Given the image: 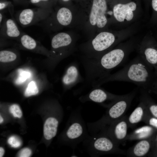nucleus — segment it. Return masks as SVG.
Here are the masks:
<instances>
[{
    "instance_id": "obj_25",
    "label": "nucleus",
    "mask_w": 157,
    "mask_h": 157,
    "mask_svg": "<svg viewBox=\"0 0 157 157\" xmlns=\"http://www.w3.org/2000/svg\"><path fill=\"white\" fill-rule=\"evenodd\" d=\"M142 121L157 129V118L150 115L147 109Z\"/></svg>"
},
{
    "instance_id": "obj_32",
    "label": "nucleus",
    "mask_w": 157,
    "mask_h": 157,
    "mask_svg": "<svg viewBox=\"0 0 157 157\" xmlns=\"http://www.w3.org/2000/svg\"><path fill=\"white\" fill-rule=\"evenodd\" d=\"M4 153V150L2 147H0V157H2L3 156Z\"/></svg>"
},
{
    "instance_id": "obj_24",
    "label": "nucleus",
    "mask_w": 157,
    "mask_h": 157,
    "mask_svg": "<svg viewBox=\"0 0 157 157\" xmlns=\"http://www.w3.org/2000/svg\"><path fill=\"white\" fill-rule=\"evenodd\" d=\"M38 89L35 82L32 81L28 84L24 92V95L28 97L38 93Z\"/></svg>"
},
{
    "instance_id": "obj_26",
    "label": "nucleus",
    "mask_w": 157,
    "mask_h": 157,
    "mask_svg": "<svg viewBox=\"0 0 157 157\" xmlns=\"http://www.w3.org/2000/svg\"><path fill=\"white\" fill-rule=\"evenodd\" d=\"M10 113L14 117L20 118L22 116V110L17 104H14L12 105L10 107Z\"/></svg>"
},
{
    "instance_id": "obj_29",
    "label": "nucleus",
    "mask_w": 157,
    "mask_h": 157,
    "mask_svg": "<svg viewBox=\"0 0 157 157\" xmlns=\"http://www.w3.org/2000/svg\"><path fill=\"white\" fill-rule=\"evenodd\" d=\"M151 5L153 10L157 12V0H151Z\"/></svg>"
},
{
    "instance_id": "obj_10",
    "label": "nucleus",
    "mask_w": 157,
    "mask_h": 157,
    "mask_svg": "<svg viewBox=\"0 0 157 157\" xmlns=\"http://www.w3.org/2000/svg\"><path fill=\"white\" fill-rule=\"evenodd\" d=\"M99 87L94 88V89L87 94L80 97L79 100L83 102L91 101L103 104L108 101L113 102L122 95L113 94Z\"/></svg>"
},
{
    "instance_id": "obj_21",
    "label": "nucleus",
    "mask_w": 157,
    "mask_h": 157,
    "mask_svg": "<svg viewBox=\"0 0 157 157\" xmlns=\"http://www.w3.org/2000/svg\"><path fill=\"white\" fill-rule=\"evenodd\" d=\"M20 41L22 45L28 49H33L37 46L36 41L30 36L26 34L21 35Z\"/></svg>"
},
{
    "instance_id": "obj_18",
    "label": "nucleus",
    "mask_w": 157,
    "mask_h": 157,
    "mask_svg": "<svg viewBox=\"0 0 157 157\" xmlns=\"http://www.w3.org/2000/svg\"><path fill=\"white\" fill-rule=\"evenodd\" d=\"M1 34L4 37L17 38L21 36L20 32L14 21L11 19L6 20L1 28Z\"/></svg>"
},
{
    "instance_id": "obj_20",
    "label": "nucleus",
    "mask_w": 157,
    "mask_h": 157,
    "mask_svg": "<svg viewBox=\"0 0 157 157\" xmlns=\"http://www.w3.org/2000/svg\"><path fill=\"white\" fill-rule=\"evenodd\" d=\"M56 17L59 23L63 26L69 25L72 19V15L71 11L65 7H62L58 10Z\"/></svg>"
},
{
    "instance_id": "obj_34",
    "label": "nucleus",
    "mask_w": 157,
    "mask_h": 157,
    "mask_svg": "<svg viewBox=\"0 0 157 157\" xmlns=\"http://www.w3.org/2000/svg\"><path fill=\"white\" fill-rule=\"evenodd\" d=\"M3 121V119L2 117L0 116V123L1 124Z\"/></svg>"
},
{
    "instance_id": "obj_17",
    "label": "nucleus",
    "mask_w": 157,
    "mask_h": 157,
    "mask_svg": "<svg viewBox=\"0 0 157 157\" xmlns=\"http://www.w3.org/2000/svg\"><path fill=\"white\" fill-rule=\"evenodd\" d=\"M72 41V39L69 34L61 32L53 37L51 45L53 49L56 50L69 46Z\"/></svg>"
},
{
    "instance_id": "obj_5",
    "label": "nucleus",
    "mask_w": 157,
    "mask_h": 157,
    "mask_svg": "<svg viewBox=\"0 0 157 157\" xmlns=\"http://www.w3.org/2000/svg\"><path fill=\"white\" fill-rule=\"evenodd\" d=\"M66 137L72 148L75 147L80 142L84 141L89 136L85 124L78 111L71 115V120L66 133Z\"/></svg>"
},
{
    "instance_id": "obj_8",
    "label": "nucleus",
    "mask_w": 157,
    "mask_h": 157,
    "mask_svg": "<svg viewBox=\"0 0 157 157\" xmlns=\"http://www.w3.org/2000/svg\"><path fill=\"white\" fill-rule=\"evenodd\" d=\"M107 10L106 0H93L89 16L91 25L99 28L104 27L107 22L106 15Z\"/></svg>"
},
{
    "instance_id": "obj_37",
    "label": "nucleus",
    "mask_w": 157,
    "mask_h": 157,
    "mask_svg": "<svg viewBox=\"0 0 157 157\" xmlns=\"http://www.w3.org/2000/svg\"><path fill=\"white\" fill-rule=\"evenodd\" d=\"M146 0L147 1H149V0Z\"/></svg>"
},
{
    "instance_id": "obj_3",
    "label": "nucleus",
    "mask_w": 157,
    "mask_h": 157,
    "mask_svg": "<svg viewBox=\"0 0 157 157\" xmlns=\"http://www.w3.org/2000/svg\"><path fill=\"white\" fill-rule=\"evenodd\" d=\"M137 90L136 88L128 94L122 95L108 107L106 114L101 119L94 122L88 124L89 130L92 134L97 133L112 122L124 116Z\"/></svg>"
},
{
    "instance_id": "obj_33",
    "label": "nucleus",
    "mask_w": 157,
    "mask_h": 157,
    "mask_svg": "<svg viewBox=\"0 0 157 157\" xmlns=\"http://www.w3.org/2000/svg\"><path fill=\"white\" fill-rule=\"evenodd\" d=\"M3 15L2 14V13H0V24H1V23L2 20L3 19Z\"/></svg>"
},
{
    "instance_id": "obj_16",
    "label": "nucleus",
    "mask_w": 157,
    "mask_h": 157,
    "mask_svg": "<svg viewBox=\"0 0 157 157\" xmlns=\"http://www.w3.org/2000/svg\"><path fill=\"white\" fill-rule=\"evenodd\" d=\"M59 121L54 117H50L46 120L44 126V135L45 138L50 140L56 135Z\"/></svg>"
},
{
    "instance_id": "obj_6",
    "label": "nucleus",
    "mask_w": 157,
    "mask_h": 157,
    "mask_svg": "<svg viewBox=\"0 0 157 157\" xmlns=\"http://www.w3.org/2000/svg\"><path fill=\"white\" fill-rule=\"evenodd\" d=\"M113 13L115 19L122 22L132 20L140 8V0H115Z\"/></svg>"
},
{
    "instance_id": "obj_36",
    "label": "nucleus",
    "mask_w": 157,
    "mask_h": 157,
    "mask_svg": "<svg viewBox=\"0 0 157 157\" xmlns=\"http://www.w3.org/2000/svg\"><path fill=\"white\" fill-rule=\"evenodd\" d=\"M156 140V142L157 143V135H156V140Z\"/></svg>"
},
{
    "instance_id": "obj_19",
    "label": "nucleus",
    "mask_w": 157,
    "mask_h": 157,
    "mask_svg": "<svg viewBox=\"0 0 157 157\" xmlns=\"http://www.w3.org/2000/svg\"><path fill=\"white\" fill-rule=\"evenodd\" d=\"M153 128L150 126H145L139 128L128 135L127 139L141 140L151 138L153 133Z\"/></svg>"
},
{
    "instance_id": "obj_11",
    "label": "nucleus",
    "mask_w": 157,
    "mask_h": 157,
    "mask_svg": "<svg viewBox=\"0 0 157 157\" xmlns=\"http://www.w3.org/2000/svg\"><path fill=\"white\" fill-rule=\"evenodd\" d=\"M116 41L115 37L112 33L108 32H101L92 41V48L96 53H101H101H103V55L104 54L105 51L116 43Z\"/></svg>"
},
{
    "instance_id": "obj_7",
    "label": "nucleus",
    "mask_w": 157,
    "mask_h": 157,
    "mask_svg": "<svg viewBox=\"0 0 157 157\" xmlns=\"http://www.w3.org/2000/svg\"><path fill=\"white\" fill-rule=\"evenodd\" d=\"M128 117L124 116L112 122L96 134L105 135L119 145L127 139L129 127Z\"/></svg>"
},
{
    "instance_id": "obj_28",
    "label": "nucleus",
    "mask_w": 157,
    "mask_h": 157,
    "mask_svg": "<svg viewBox=\"0 0 157 157\" xmlns=\"http://www.w3.org/2000/svg\"><path fill=\"white\" fill-rule=\"evenodd\" d=\"M31 154V151L28 148H25L22 149L18 154V156L20 157H28Z\"/></svg>"
},
{
    "instance_id": "obj_12",
    "label": "nucleus",
    "mask_w": 157,
    "mask_h": 157,
    "mask_svg": "<svg viewBox=\"0 0 157 157\" xmlns=\"http://www.w3.org/2000/svg\"><path fill=\"white\" fill-rule=\"evenodd\" d=\"M152 46L144 40L137 44L136 47L139 55L150 67L157 65V49Z\"/></svg>"
},
{
    "instance_id": "obj_13",
    "label": "nucleus",
    "mask_w": 157,
    "mask_h": 157,
    "mask_svg": "<svg viewBox=\"0 0 157 157\" xmlns=\"http://www.w3.org/2000/svg\"><path fill=\"white\" fill-rule=\"evenodd\" d=\"M151 138L140 140L133 147L129 148L126 153L129 157H142L146 156L151 147Z\"/></svg>"
},
{
    "instance_id": "obj_15",
    "label": "nucleus",
    "mask_w": 157,
    "mask_h": 157,
    "mask_svg": "<svg viewBox=\"0 0 157 157\" xmlns=\"http://www.w3.org/2000/svg\"><path fill=\"white\" fill-rule=\"evenodd\" d=\"M140 100L138 106L128 117L129 127L134 128L138 123L142 121L144 115L146 108L144 103Z\"/></svg>"
},
{
    "instance_id": "obj_22",
    "label": "nucleus",
    "mask_w": 157,
    "mask_h": 157,
    "mask_svg": "<svg viewBox=\"0 0 157 157\" xmlns=\"http://www.w3.org/2000/svg\"><path fill=\"white\" fill-rule=\"evenodd\" d=\"M17 55L14 53L8 50L0 51V61L2 62L12 61L16 59Z\"/></svg>"
},
{
    "instance_id": "obj_1",
    "label": "nucleus",
    "mask_w": 157,
    "mask_h": 157,
    "mask_svg": "<svg viewBox=\"0 0 157 157\" xmlns=\"http://www.w3.org/2000/svg\"><path fill=\"white\" fill-rule=\"evenodd\" d=\"M136 46L134 42H128L120 44L98 58L83 59L81 62L85 70L86 81L92 86L110 74L112 70L125 62Z\"/></svg>"
},
{
    "instance_id": "obj_35",
    "label": "nucleus",
    "mask_w": 157,
    "mask_h": 157,
    "mask_svg": "<svg viewBox=\"0 0 157 157\" xmlns=\"http://www.w3.org/2000/svg\"><path fill=\"white\" fill-rule=\"evenodd\" d=\"M62 0L64 1H69V0Z\"/></svg>"
},
{
    "instance_id": "obj_2",
    "label": "nucleus",
    "mask_w": 157,
    "mask_h": 157,
    "mask_svg": "<svg viewBox=\"0 0 157 157\" xmlns=\"http://www.w3.org/2000/svg\"><path fill=\"white\" fill-rule=\"evenodd\" d=\"M150 67L138 55L121 69L101 78L92 87H100L110 81H127L133 83L148 91L151 86L152 80Z\"/></svg>"
},
{
    "instance_id": "obj_23",
    "label": "nucleus",
    "mask_w": 157,
    "mask_h": 157,
    "mask_svg": "<svg viewBox=\"0 0 157 157\" xmlns=\"http://www.w3.org/2000/svg\"><path fill=\"white\" fill-rule=\"evenodd\" d=\"M19 75L15 81V83L18 85L21 84L29 78L31 76V73L28 71L24 70L22 69L18 70Z\"/></svg>"
},
{
    "instance_id": "obj_30",
    "label": "nucleus",
    "mask_w": 157,
    "mask_h": 157,
    "mask_svg": "<svg viewBox=\"0 0 157 157\" xmlns=\"http://www.w3.org/2000/svg\"><path fill=\"white\" fill-rule=\"evenodd\" d=\"M49 0H30L31 3L33 4H38L40 2H46L48 1Z\"/></svg>"
},
{
    "instance_id": "obj_31",
    "label": "nucleus",
    "mask_w": 157,
    "mask_h": 157,
    "mask_svg": "<svg viewBox=\"0 0 157 157\" xmlns=\"http://www.w3.org/2000/svg\"><path fill=\"white\" fill-rule=\"evenodd\" d=\"M7 6V4L5 2H0V10H2L6 8Z\"/></svg>"
},
{
    "instance_id": "obj_4",
    "label": "nucleus",
    "mask_w": 157,
    "mask_h": 157,
    "mask_svg": "<svg viewBox=\"0 0 157 157\" xmlns=\"http://www.w3.org/2000/svg\"><path fill=\"white\" fill-rule=\"evenodd\" d=\"M83 142L87 150L92 156H98L108 154H126L119 148V145L111 139L103 134H97L90 136Z\"/></svg>"
},
{
    "instance_id": "obj_9",
    "label": "nucleus",
    "mask_w": 157,
    "mask_h": 157,
    "mask_svg": "<svg viewBox=\"0 0 157 157\" xmlns=\"http://www.w3.org/2000/svg\"><path fill=\"white\" fill-rule=\"evenodd\" d=\"M48 13L45 8L26 9L18 14L17 19L22 26L25 27L46 19Z\"/></svg>"
},
{
    "instance_id": "obj_27",
    "label": "nucleus",
    "mask_w": 157,
    "mask_h": 157,
    "mask_svg": "<svg viewBox=\"0 0 157 157\" xmlns=\"http://www.w3.org/2000/svg\"><path fill=\"white\" fill-rule=\"evenodd\" d=\"M8 143L12 147L14 148L19 147L21 145L20 142L14 136H11L9 138Z\"/></svg>"
},
{
    "instance_id": "obj_14",
    "label": "nucleus",
    "mask_w": 157,
    "mask_h": 157,
    "mask_svg": "<svg viewBox=\"0 0 157 157\" xmlns=\"http://www.w3.org/2000/svg\"><path fill=\"white\" fill-rule=\"evenodd\" d=\"M62 80L63 84L68 88H72L82 80L76 63H72L68 67Z\"/></svg>"
}]
</instances>
